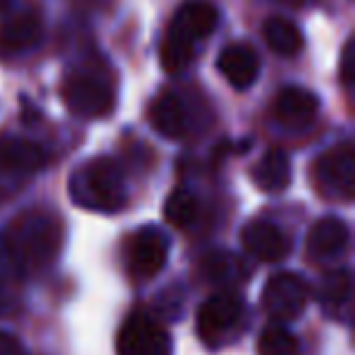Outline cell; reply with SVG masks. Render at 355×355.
<instances>
[{
    "mask_svg": "<svg viewBox=\"0 0 355 355\" xmlns=\"http://www.w3.org/2000/svg\"><path fill=\"white\" fill-rule=\"evenodd\" d=\"M64 241V232L54 214L44 209H30L12 219L3 232V256L12 272L32 275L56 261Z\"/></svg>",
    "mask_w": 355,
    "mask_h": 355,
    "instance_id": "cell-1",
    "label": "cell"
},
{
    "mask_svg": "<svg viewBox=\"0 0 355 355\" xmlns=\"http://www.w3.org/2000/svg\"><path fill=\"white\" fill-rule=\"evenodd\" d=\"M219 25V12L207 0H188L178 8L166 40L161 46V61L168 73H183L198 56V49L207 37L214 35Z\"/></svg>",
    "mask_w": 355,
    "mask_h": 355,
    "instance_id": "cell-2",
    "label": "cell"
},
{
    "mask_svg": "<svg viewBox=\"0 0 355 355\" xmlns=\"http://www.w3.org/2000/svg\"><path fill=\"white\" fill-rule=\"evenodd\" d=\"M69 195L83 209L114 214L127 207V180L117 161L98 156L71 173Z\"/></svg>",
    "mask_w": 355,
    "mask_h": 355,
    "instance_id": "cell-3",
    "label": "cell"
},
{
    "mask_svg": "<svg viewBox=\"0 0 355 355\" xmlns=\"http://www.w3.org/2000/svg\"><path fill=\"white\" fill-rule=\"evenodd\" d=\"M64 103L76 117L98 119L114 110V83L103 66L83 64L73 69L64 80Z\"/></svg>",
    "mask_w": 355,
    "mask_h": 355,
    "instance_id": "cell-4",
    "label": "cell"
},
{
    "mask_svg": "<svg viewBox=\"0 0 355 355\" xmlns=\"http://www.w3.org/2000/svg\"><path fill=\"white\" fill-rule=\"evenodd\" d=\"M246 319V304L234 295H214L202 302L198 311V334L209 348L227 345L241 331Z\"/></svg>",
    "mask_w": 355,
    "mask_h": 355,
    "instance_id": "cell-5",
    "label": "cell"
},
{
    "mask_svg": "<svg viewBox=\"0 0 355 355\" xmlns=\"http://www.w3.org/2000/svg\"><path fill=\"white\" fill-rule=\"evenodd\" d=\"M168 253H171V239L163 229L141 227L134 232L127 246V268L134 280H151L166 268Z\"/></svg>",
    "mask_w": 355,
    "mask_h": 355,
    "instance_id": "cell-6",
    "label": "cell"
},
{
    "mask_svg": "<svg viewBox=\"0 0 355 355\" xmlns=\"http://www.w3.org/2000/svg\"><path fill=\"white\" fill-rule=\"evenodd\" d=\"M306 302H309V285L297 272H277L266 282L263 304L277 324L300 319L306 309Z\"/></svg>",
    "mask_w": 355,
    "mask_h": 355,
    "instance_id": "cell-7",
    "label": "cell"
},
{
    "mask_svg": "<svg viewBox=\"0 0 355 355\" xmlns=\"http://www.w3.org/2000/svg\"><path fill=\"white\" fill-rule=\"evenodd\" d=\"M171 334L148 314H134L117 336V355H171Z\"/></svg>",
    "mask_w": 355,
    "mask_h": 355,
    "instance_id": "cell-8",
    "label": "cell"
},
{
    "mask_svg": "<svg viewBox=\"0 0 355 355\" xmlns=\"http://www.w3.org/2000/svg\"><path fill=\"white\" fill-rule=\"evenodd\" d=\"M353 180H355V153L353 144H338L329 148L316 163V185L321 193L334 200L353 198Z\"/></svg>",
    "mask_w": 355,
    "mask_h": 355,
    "instance_id": "cell-9",
    "label": "cell"
},
{
    "mask_svg": "<svg viewBox=\"0 0 355 355\" xmlns=\"http://www.w3.org/2000/svg\"><path fill=\"white\" fill-rule=\"evenodd\" d=\"M44 37V20L37 10H17L0 22V59H17L37 49Z\"/></svg>",
    "mask_w": 355,
    "mask_h": 355,
    "instance_id": "cell-10",
    "label": "cell"
},
{
    "mask_svg": "<svg viewBox=\"0 0 355 355\" xmlns=\"http://www.w3.org/2000/svg\"><path fill=\"white\" fill-rule=\"evenodd\" d=\"M243 248L251 253L256 261L263 263H277L285 261L292 251V241L277 224L266 222V219H256L248 222L241 232Z\"/></svg>",
    "mask_w": 355,
    "mask_h": 355,
    "instance_id": "cell-11",
    "label": "cell"
},
{
    "mask_svg": "<svg viewBox=\"0 0 355 355\" xmlns=\"http://www.w3.org/2000/svg\"><path fill=\"white\" fill-rule=\"evenodd\" d=\"M148 122L161 137L166 139H183L190 132V110L185 105L183 95L166 90L161 93L148 107Z\"/></svg>",
    "mask_w": 355,
    "mask_h": 355,
    "instance_id": "cell-12",
    "label": "cell"
},
{
    "mask_svg": "<svg viewBox=\"0 0 355 355\" xmlns=\"http://www.w3.org/2000/svg\"><path fill=\"white\" fill-rule=\"evenodd\" d=\"M350 243V229L343 219L338 217H324L321 222H316L309 229L306 236V253L311 261H336L338 256H343L345 248Z\"/></svg>",
    "mask_w": 355,
    "mask_h": 355,
    "instance_id": "cell-13",
    "label": "cell"
},
{
    "mask_svg": "<svg viewBox=\"0 0 355 355\" xmlns=\"http://www.w3.org/2000/svg\"><path fill=\"white\" fill-rule=\"evenodd\" d=\"M46 156L35 141L17 137L0 139V173L3 175L27 178L44 168Z\"/></svg>",
    "mask_w": 355,
    "mask_h": 355,
    "instance_id": "cell-14",
    "label": "cell"
},
{
    "mask_svg": "<svg viewBox=\"0 0 355 355\" xmlns=\"http://www.w3.org/2000/svg\"><path fill=\"white\" fill-rule=\"evenodd\" d=\"M217 69L229 80V85L236 90H246L256 83L258 73H261V59H258L256 49L248 44H229L222 49L217 59Z\"/></svg>",
    "mask_w": 355,
    "mask_h": 355,
    "instance_id": "cell-15",
    "label": "cell"
},
{
    "mask_svg": "<svg viewBox=\"0 0 355 355\" xmlns=\"http://www.w3.org/2000/svg\"><path fill=\"white\" fill-rule=\"evenodd\" d=\"M275 117L282 124H290V127H302L306 124L319 110V98H316L311 90L297 88V85H287L280 93L275 95Z\"/></svg>",
    "mask_w": 355,
    "mask_h": 355,
    "instance_id": "cell-16",
    "label": "cell"
},
{
    "mask_svg": "<svg viewBox=\"0 0 355 355\" xmlns=\"http://www.w3.org/2000/svg\"><path fill=\"white\" fill-rule=\"evenodd\" d=\"M253 180L263 193H282L292 183V163L282 148H270L263 153L253 168Z\"/></svg>",
    "mask_w": 355,
    "mask_h": 355,
    "instance_id": "cell-17",
    "label": "cell"
},
{
    "mask_svg": "<svg viewBox=\"0 0 355 355\" xmlns=\"http://www.w3.org/2000/svg\"><path fill=\"white\" fill-rule=\"evenodd\" d=\"M205 275L217 287H236L248 277V266L232 251H212L202 266Z\"/></svg>",
    "mask_w": 355,
    "mask_h": 355,
    "instance_id": "cell-18",
    "label": "cell"
},
{
    "mask_svg": "<svg viewBox=\"0 0 355 355\" xmlns=\"http://www.w3.org/2000/svg\"><path fill=\"white\" fill-rule=\"evenodd\" d=\"M263 37H266L270 51L285 56V59H292L304 49V37H302L300 27L287 17H268L263 25Z\"/></svg>",
    "mask_w": 355,
    "mask_h": 355,
    "instance_id": "cell-19",
    "label": "cell"
},
{
    "mask_svg": "<svg viewBox=\"0 0 355 355\" xmlns=\"http://www.w3.org/2000/svg\"><path fill=\"white\" fill-rule=\"evenodd\" d=\"M350 292H353V277H350L348 268H338L331 270L321 282V304L331 314H343L350 306Z\"/></svg>",
    "mask_w": 355,
    "mask_h": 355,
    "instance_id": "cell-20",
    "label": "cell"
},
{
    "mask_svg": "<svg viewBox=\"0 0 355 355\" xmlns=\"http://www.w3.org/2000/svg\"><path fill=\"white\" fill-rule=\"evenodd\" d=\"M200 217V202L195 198V193H190L188 188H178L171 193L166 202V219L178 229H188L198 222Z\"/></svg>",
    "mask_w": 355,
    "mask_h": 355,
    "instance_id": "cell-21",
    "label": "cell"
},
{
    "mask_svg": "<svg viewBox=\"0 0 355 355\" xmlns=\"http://www.w3.org/2000/svg\"><path fill=\"white\" fill-rule=\"evenodd\" d=\"M258 355H300V340L282 324H270L258 338Z\"/></svg>",
    "mask_w": 355,
    "mask_h": 355,
    "instance_id": "cell-22",
    "label": "cell"
},
{
    "mask_svg": "<svg viewBox=\"0 0 355 355\" xmlns=\"http://www.w3.org/2000/svg\"><path fill=\"white\" fill-rule=\"evenodd\" d=\"M340 83L348 90H353L355 83V40H348L343 46V56H340Z\"/></svg>",
    "mask_w": 355,
    "mask_h": 355,
    "instance_id": "cell-23",
    "label": "cell"
},
{
    "mask_svg": "<svg viewBox=\"0 0 355 355\" xmlns=\"http://www.w3.org/2000/svg\"><path fill=\"white\" fill-rule=\"evenodd\" d=\"M0 355H27V350L15 334L0 331Z\"/></svg>",
    "mask_w": 355,
    "mask_h": 355,
    "instance_id": "cell-24",
    "label": "cell"
},
{
    "mask_svg": "<svg viewBox=\"0 0 355 355\" xmlns=\"http://www.w3.org/2000/svg\"><path fill=\"white\" fill-rule=\"evenodd\" d=\"M12 6V0H0V12H8Z\"/></svg>",
    "mask_w": 355,
    "mask_h": 355,
    "instance_id": "cell-25",
    "label": "cell"
},
{
    "mask_svg": "<svg viewBox=\"0 0 355 355\" xmlns=\"http://www.w3.org/2000/svg\"><path fill=\"white\" fill-rule=\"evenodd\" d=\"M292 3H304V0H292Z\"/></svg>",
    "mask_w": 355,
    "mask_h": 355,
    "instance_id": "cell-26",
    "label": "cell"
}]
</instances>
